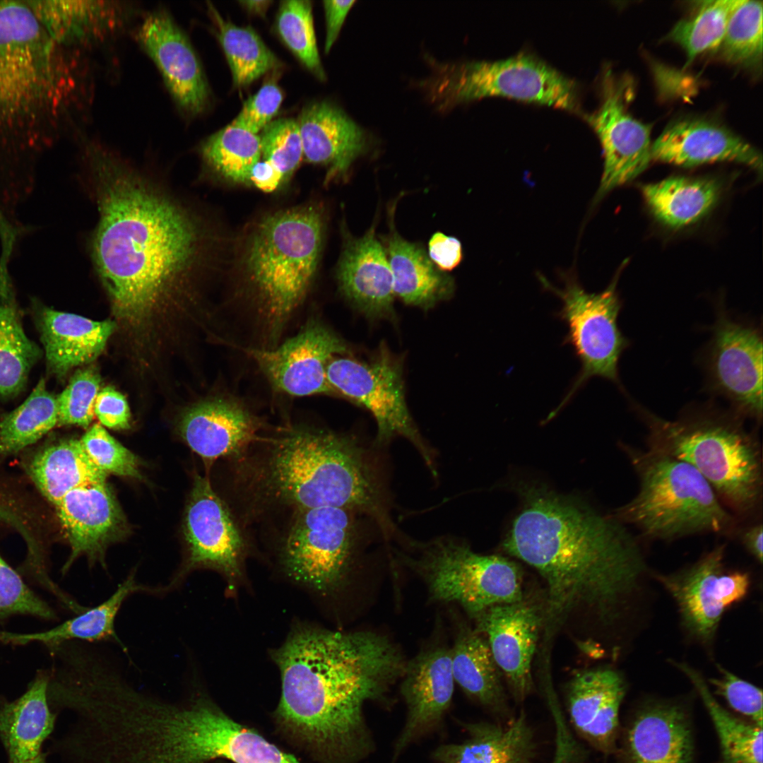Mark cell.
<instances>
[{"mask_svg": "<svg viewBox=\"0 0 763 763\" xmlns=\"http://www.w3.org/2000/svg\"><path fill=\"white\" fill-rule=\"evenodd\" d=\"M504 550L543 578V644L569 629L582 644L613 627L639 590L646 564L637 539L611 516L543 487L526 486Z\"/></svg>", "mask_w": 763, "mask_h": 763, "instance_id": "cell-1", "label": "cell"}, {"mask_svg": "<svg viewBox=\"0 0 763 763\" xmlns=\"http://www.w3.org/2000/svg\"><path fill=\"white\" fill-rule=\"evenodd\" d=\"M83 158L98 211L94 266L115 313L137 321L203 265L205 228L179 199L112 151L87 142Z\"/></svg>", "mask_w": 763, "mask_h": 763, "instance_id": "cell-2", "label": "cell"}, {"mask_svg": "<svg viewBox=\"0 0 763 763\" xmlns=\"http://www.w3.org/2000/svg\"><path fill=\"white\" fill-rule=\"evenodd\" d=\"M280 673L277 716L329 763H360L375 750L364 714L386 702L405 663L395 645L367 632L300 624L271 651Z\"/></svg>", "mask_w": 763, "mask_h": 763, "instance_id": "cell-3", "label": "cell"}, {"mask_svg": "<svg viewBox=\"0 0 763 763\" xmlns=\"http://www.w3.org/2000/svg\"><path fill=\"white\" fill-rule=\"evenodd\" d=\"M224 461L226 495L220 496L246 530L321 507L365 511L385 522L377 485L350 436L289 423Z\"/></svg>", "mask_w": 763, "mask_h": 763, "instance_id": "cell-4", "label": "cell"}, {"mask_svg": "<svg viewBox=\"0 0 763 763\" xmlns=\"http://www.w3.org/2000/svg\"><path fill=\"white\" fill-rule=\"evenodd\" d=\"M66 49L25 0L0 1V203L32 194L40 160L57 142L76 82Z\"/></svg>", "mask_w": 763, "mask_h": 763, "instance_id": "cell-5", "label": "cell"}, {"mask_svg": "<svg viewBox=\"0 0 763 763\" xmlns=\"http://www.w3.org/2000/svg\"><path fill=\"white\" fill-rule=\"evenodd\" d=\"M639 409L648 448L694 468L735 516L757 512L762 502V451L743 418L734 411L703 408L671 420Z\"/></svg>", "mask_w": 763, "mask_h": 763, "instance_id": "cell-6", "label": "cell"}, {"mask_svg": "<svg viewBox=\"0 0 763 763\" xmlns=\"http://www.w3.org/2000/svg\"><path fill=\"white\" fill-rule=\"evenodd\" d=\"M323 234L321 213L311 205L268 215L250 234L242 259L244 278L268 337L266 348L278 344L307 295L317 273Z\"/></svg>", "mask_w": 763, "mask_h": 763, "instance_id": "cell-7", "label": "cell"}, {"mask_svg": "<svg viewBox=\"0 0 763 763\" xmlns=\"http://www.w3.org/2000/svg\"><path fill=\"white\" fill-rule=\"evenodd\" d=\"M623 449L638 476L639 490L613 517L653 540L735 534L737 516L694 468L650 448Z\"/></svg>", "mask_w": 763, "mask_h": 763, "instance_id": "cell-8", "label": "cell"}, {"mask_svg": "<svg viewBox=\"0 0 763 763\" xmlns=\"http://www.w3.org/2000/svg\"><path fill=\"white\" fill-rule=\"evenodd\" d=\"M428 62L432 73L420 86L439 111L484 97L502 96L583 114L576 82L531 54L459 63L429 57Z\"/></svg>", "mask_w": 763, "mask_h": 763, "instance_id": "cell-9", "label": "cell"}, {"mask_svg": "<svg viewBox=\"0 0 763 763\" xmlns=\"http://www.w3.org/2000/svg\"><path fill=\"white\" fill-rule=\"evenodd\" d=\"M351 509L321 507L268 523L277 562L292 581L321 596L341 584L352 559L355 526ZM267 523V524H268Z\"/></svg>", "mask_w": 763, "mask_h": 763, "instance_id": "cell-10", "label": "cell"}, {"mask_svg": "<svg viewBox=\"0 0 763 763\" xmlns=\"http://www.w3.org/2000/svg\"><path fill=\"white\" fill-rule=\"evenodd\" d=\"M436 601L456 602L475 617L489 608L514 603L524 596L522 572L499 555L473 552L452 540L430 544L418 558L408 560Z\"/></svg>", "mask_w": 763, "mask_h": 763, "instance_id": "cell-11", "label": "cell"}, {"mask_svg": "<svg viewBox=\"0 0 763 763\" xmlns=\"http://www.w3.org/2000/svg\"><path fill=\"white\" fill-rule=\"evenodd\" d=\"M540 281L562 302L557 316L568 327L564 343L573 347L581 362L580 372L560 405L551 413V418L591 377H600L618 384V362L629 342L617 325L622 304L616 292V278L598 293L586 292L572 276L564 278L561 288L552 285L543 277Z\"/></svg>", "mask_w": 763, "mask_h": 763, "instance_id": "cell-12", "label": "cell"}, {"mask_svg": "<svg viewBox=\"0 0 763 763\" xmlns=\"http://www.w3.org/2000/svg\"><path fill=\"white\" fill-rule=\"evenodd\" d=\"M184 534L187 545L184 569L165 588L179 584L189 571L205 568L220 574L227 583V593L235 594L244 582L251 542L247 531L208 476L196 474L194 477Z\"/></svg>", "mask_w": 763, "mask_h": 763, "instance_id": "cell-13", "label": "cell"}, {"mask_svg": "<svg viewBox=\"0 0 763 763\" xmlns=\"http://www.w3.org/2000/svg\"><path fill=\"white\" fill-rule=\"evenodd\" d=\"M326 376L334 394L344 396L372 413L377 425L378 443L403 436L430 461L406 402L402 363L384 345L368 361L333 357L327 365Z\"/></svg>", "mask_w": 763, "mask_h": 763, "instance_id": "cell-14", "label": "cell"}, {"mask_svg": "<svg viewBox=\"0 0 763 763\" xmlns=\"http://www.w3.org/2000/svg\"><path fill=\"white\" fill-rule=\"evenodd\" d=\"M599 107L586 117L601 143L604 167L596 201L641 174L651 160V125L628 111L633 84L609 68L601 80Z\"/></svg>", "mask_w": 763, "mask_h": 763, "instance_id": "cell-15", "label": "cell"}, {"mask_svg": "<svg viewBox=\"0 0 763 763\" xmlns=\"http://www.w3.org/2000/svg\"><path fill=\"white\" fill-rule=\"evenodd\" d=\"M726 545L719 544L685 568L656 579L672 596L685 629L699 641L710 643L726 610L747 595L750 575L728 570Z\"/></svg>", "mask_w": 763, "mask_h": 763, "instance_id": "cell-16", "label": "cell"}, {"mask_svg": "<svg viewBox=\"0 0 763 763\" xmlns=\"http://www.w3.org/2000/svg\"><path fill=\"white\" fill-rule=\"evenodd\" d=\"M762 362L760 330L719 311L706 353L710 385L735 413L757 422L762 418Z\"/></svg>", "mask_w": 763, "mask_h": 763, "instance_id": "cell-17", "label": "cell"}, {"mask_svg": "<svg viewBox=\"0 0 763 763\" xmlns=\"http://www.w3.org/2000/svg\"><path fill=\"white\" fill-rule=\"evenodd\" d=\"M240 349L276 391L295 397L333 394L327 379V365L333 357L348 353L345 341L317 319L273 348Z\"/></svg>", "mask_w": 763, "mask_h": 763, "instance_id": "cell-18", "label": "cell"}, {"mask_svg": "<svg viewBox=\"0 0 763 763\" xmlns=\"http://www.w3.org/2000/svg\"><path fill=\"white\" fill-rule=\"evenodd\" d=\"M543 599L524 597L492 606L474 617L475 630L484 634L503 680L515 701L532 692V662L544 620Z\"/></svg>", "mask_w": 763, "mask_h": 763, "instance_id": "cell-19", "label": "cell"}, {"mask_svg": "<svg viewBox=\"0 0 763 763\" xmlns=\"http://www.w3.org/2000/svg\"><path fill=\"white\" fill-rule=\"evenodd\" d=\"M136 37L181 110L191 116L202 113L209 102L208 85L189 38L170 13L164 10L148 13Z\"/></svg>", "mask_w": 763, "mask_h": 763, "instance_id": "cell-20", "label": "cell"}, {"mask_svg": "<svg viewBox=\"0 0 763 763\" xmlns=\"http://www.w3.org/2000/svg\"><path fill=\"white\" fill-rule=\"evenodd\" d=\"M401 693L407 714L394 745L391 763H396L413 743L441 726L454 694V680L450 650L425 651L405 667Z\"/></svg>", "mask_w": 763, "mask_h": 763, "instance_id": "cell-21", "label": "cell"}, {"mask_svg": "<svg viewBox=\"0 0 763 763\" xmlns=\"http://www.w3.org/2000/svg\"><path fill=\"white\" fill-rule=\"evenodd\" d=\"M266 426L243 401L229 395L203 400L189 408L180 422L181 434L204 460L236 458L266 432Z\"/></svg>", "mask_w": 763, "mask_h": 763, "instance_id": "cell-22", "label": "cell"}, {"mask_svg": "<svg viewBox=\"0 0 763 763\" xmlns=\"http://www.w3.org/2000/svg\"><path fill=\"white\" fill-rule=\"evenodd\" d=\"M651 160L682 167L733 162L762 172L758 150L724 125L702 117L668 124L651 144Z\"/></svg>", "mask_w": 763, "mask_h": 763, "instance_id": "cell-23", "label": "cell"}, {"mask_svg": "<svg viewBox=\"0 0 763 763\" xmlns=\"http://www.w3.org/2000/svg\"><path fill=\"white\" fill-rule=\"evenodd\" d=\"M54 507L71 548L62 572L81 555L104 564L106 548L126 531L124 514L106 482L74 489Z\"/></svg>", "mask_w": 763, "mask_h": 763, "instance_id": "cell-24", "label": "cell"}, {"mask_svg": "<svg viewBox=\"0 0 763 763\" xmlns=\"http://www.w3.org/2000/svg\"><path fill=\"white\" fill-rule=\"evenodd\" d=\"M627 685L610 667L576 673L566 686V703L572 726L590 745L604 755L617 750L619 713Z\"/></svg>", "mask_w": 763, "mask_h": 763, "instance_id": "cell-25", "label": "cell"}, {"mask_svg": "<svg viewBox=\"0 0 763 763\" xmlns=\"http://www.w3.org/2000/svg\"><path fill=\"white\" fill-rule=\"evenodd\" d=\"M618 752L621 763H693L687 711L678 703L647 702L629 721Z\"/></svg>", "mask_w": 763, "mask_h": 763, "instance_id": "cell-26", "label": "cell"}, {"mask_svg": "<svg viewBox=\"0 0 763 763\" xmlns=\"http://www.w3.org/2000/svg\"><path fill=\"white\" fill-rule=\"evenodd\" d=\"M297 122L303 158L325 167L326 184L345 178L355 160L369 148L367 131L333 102L307 105Z\"/></svg>", "mask_w": 763, "mask_h": 763, "instance_id": "cell-27", "label": "cell"}, {"mask_svg": "<svg viewBox=\"0 0 763 763\" xmlns=\"http://www.w3.org/2000/svg\"><path fill=\"white\" fill-rule=\"evenodd\" d=\"M336 279L343 297L368 319L394 318L392 273L374 227L361 237L346 239Z\"/></svg>", "mask_w": 763, "mask_h": 763, "instance_id": "cell-28", "label": "cell"}, {"mask_svg": "<svg viewBox=\"0 0 763 763\" xmlns=\"http://www.w3.org/2000/svg\"><path fill=\"white\" fill-rule=\"evenodd\" d=\"M35 321L47 370L57 378L100 355L116 326L111 320L93 321L44 305L37 306Z\"/></svg>", "mask_w": 763, "mask_h": 763, "instance_id": "cell-29", "label": "cell"}, {"mask_svg": "<svg viewBox=\"0 0 763 763\" xmlns=\"http://www.w3.org/2000/svg\"><path fill=\"white\" fill-rule=\"evenodd\" d=\"M461 725L467 738L437 747L432 753L434 763H534L535 735L524 711L506 723Z\"/></svg>", "mask_w": 763, "mask_h": 763, "instance_id": "cell-30", "label": "cell"}, {"mask_svg": "<svg viewBox=\"0 0 763 763\" xmlns=\"http://www.w3.org/2000/svg\"><path fill=\"white\" fill-rule=\"evenodd\" d=\"M50 37L65 49L104 40L122 27L126 6L112 1L25 0Z\"/></svg>", "mask_w": 763, "mask_h": 763, "instance_id": "cell-31", "label": "cell"}, {"mask_svg": "<svg viewBox=\"0 0 763 763\" xmlns=\"http://www.w3.org/2000/svg\"><path fill=\"white\" fill-rule=\"evenodd\" d=\"M49 674L39 673L18 699L0 704V740L8 763H23L41 753L57 714L47 699Z\"/></svg>", "mask_w": 763, "mask_h": 763, "instance_id": "cell-32", "label": "cell"}, {"mask_svg": "<svg viewBox=\"0 0 763 763\" xmlns=\"http://www.w3.org/2000/svg\"><path fill=\"white\" fill-rule=\"evenodd\" d=\"M394 292L408 305L427 310L451 297L453 278L440 271L418 244L401 237L393 228L386 238Z\"/></svg>", "mask_w": 763, "mask_h": 763, "instance_id": "cell-33", "label": "cell"}, {"mask_svg": "<svg viewBox=\"0 0 763 763\" xmlns=\"http://www.w3.org/2000/svg\"><path fill=\"white\" fill-rule=\"evenodd\" d=\"M450 653L454 682L465 694L492 714L507 716L503 677L485 637L463 626Z\"/></svg>", "mask_w": 763, "mask_h": 763, "instance_id": "cell-34", "label": "cell"}, {"mask_svg": "<svg viewBox=\"0 0 763 763\" xmlns=\"http://www.w3.org/2000/svg\"><path fill=\"white\" fill-rule=\"evenodd\" d=\"M156 592V588L138 583L135 574L131 573L115 591L98 605L87 608L77 616L69 619L47 631L18 634L0 631V641L11 644H26L39 642L49 649L62 643L82 640L88 642L114 641L126 649L117 636L114 622L122 603L136 592Z\"/></svg>", "mask_w": 763, "mask_h": 763, "instance_id": "cell-35", "label": "cell"}, {"mask_svg": "<svg viewBox=\"0 0 763 763\" xmlns=\"http://www.w3.org/2000/svg\"><path fill=\"white\" fill-rule=\"evenodd\" d=\"M27 471L39 491L54 506L71 490L105 483L107 478L76 439L42 449L30 459Z\"/></svg>", "mask_w": 763, "mask_h": 763, "instance_id": "cell-36", "label": "cell"}, {"mask_svg": "<svg viewBox=\"0 0 763 763\" xmlns=\"http://www.w3.org/2000/svg\"><path fill=\"white\" fill-rule=\"evenodd\" d=\"M641 189L655 218L664 225L675 229L704 217L721 194V186L716 179L683 176L644 184Z\"/></svg>", "mask_w": 763, "mask_h": 763, "instance_id": "cell-37", "label": "cell"}, {"mask_svg": "<svg viewBox=\"0 0 763 763\" xmlns=\"http://www.w3.org/2000/svg\"><path fill=\"white\" fill-rule=\"evenodd\" d=\"M42 355L24 331L12 286L0 287V398H13L24 389Z\"/></svg>", "mask_w": 763, "mask_h": 763, "instance_id": "cell-38", "label": "cell"}, {"mask_svg": "<svg viewBox=\"0 0 763 763\" xmlns=\"http://www.w3.org/2000/svg\"><path fill=\"white\" fill-rule=\"evenodd\" d=\"M670 662L691 681L711 718L721 749L718 763H762V727L724 709L696 669L685 662Z\"/></svg>", "mask_w": 763, "mask_h": 763, "instance_id": "cell-39", "label": "cell"}, {"mask_svg": "<svg viewBox=\"0 0 763 763\" xmlns=\"http://www.w3.org/2000/svg\"><path fill=\"white\" fill-rule=\"evenodd\" d=\"M57 425V397L42 378L23 403L0 419V457L34 444Z\"/></svg>", "mask_w": 763, "mask_h": 763, "instance_id": "cell-40", "label": "cell"}, {"mask_svg": "<svg viewBox=\"0 0 763 763\" xmlns=\"http://www.w3.org/2000/svg\"><path fill=\"white\" fill-rule=\"evenodd\" d=\"M208 6L236 87L249 85L280 65L276 56L252 28L237 26L226 21L213 5Z\"/></svg>", "mask_w": 763, "mask_h": 763, "instance_id": "cell-41", "label": "cell"}, {"mask_svg": "<svg viewBox=\"0 0 763 763\" xmlns=\"http://www.w3.org/2000/svg\"><path fill=\"white\" fill-rule=\"evenodd\" d=\"M200 153L206 165L221 177L250 184V175L261 157L259 135L231 124L208 136Z\"/></svg>", "mask_w": 763, "mask_h": 763, "instance_id": "cell-42", "label": "cell"}, {"mask_svg": "<svg viewBox=\"0 0 763 763\" xmlns=\"http://www.w3.org/2000/svg\"><path fill=\"white\" fill-rule=\"evenodd\" d=\"M736 2L737 0L701 1L692 16L673 26L667 39L685 51L687 66L699 54L719 49Z\"/></svg>", "mask_w": 763, "mask_h": 763, "instance_id": "cell-43", "label": "cell"}, {"mask_svg": "<svg viewBox=\"0 0 763 763\" xmlns=\"http://www.w3.org/2000/svg\"><path fill=\"white\" fill-rule=\"evenodd\" d=\"M728 62L757 67L762 59V1L737 0L719 49Z\"/></svg>", "mask_w": 763, "mask_h": 763, "instance_id": "cell-44", "label": "cell"}, {"mask_svg": "<svg viewBox=\"0 0 763 763\" xmlns=\"http://www.w3.org/2000/svg\"><path fill=\"white\" fill-rule=\"evenodd\" d=\"M276 30L285 45L318 79L324 81V72L314 28L312 2L286 0L280 3Z\"/></svg>", "mask_w": 763, "mask_h": 763, "instance_id": "cell-45", "label": "cell"}, {"mask_svg": "<svg viewBox=\"0 0 763 763\" xmlns=\"http://www.w3.org/2000/svg\"><path fill=\"white\" fill-rule=\"evenodd\" d=\"M263 160L270 162L288 182L303 158L302 138L297 120H273L259 134Z\"/></svg>", "mask_w": 763, "mask_h": 763, "instance_id": "cell-46", "label": "cell"}, {"mask_svg": "<svg viewBox=\"0 0 763 763\" xmlns=\"http://www.w3.org/2000/svg\"><path fill=\"white\" fill-rule=\"evenodd\" d=\"M100 377L95 369H78L64 391L57 396L58 425L86 427L94 417Z\"/></svg>", "mask_w": 763, "mask_h": 763, "instance_id": "cell-47", "label": "cell"}, {"mask_svg": "<svg viewBox=\"0 0 763 763\" xmlns=\"http://www.w3.org/2000/svg\"><path fill=\"white\" fill-rule=\"evenodd\" d=\"M15 615H28L53 620L50 606L37 596L20 575L0 555V623Z\"/></svg>", "mask_w": 763, "mask_h": 763, "instance_id": "cell-48", "label": "cell"}, {"mask_svg": "<svg viewBox=\"0 0 763 763\" xmlns=\"http://www.w3.org/2000/svg\"><path fill=\"white\" fill-rule=\"evenodd\" d=\"M80 440L91 460L107 475L141 478L136 456L101 425H93Z\"/></svg>", "mask_w": 763, "mask_h": 763, "instance_id": "cell-49", "label": "cell"}, {"mask_svg": "<svg viewBox=\"0 0 763 763\" xmlns=\"http://www.w3.org/2000/svg\"><path fill=\"white\" fill-rule=\"evenodd\" d=\"M718 678L709 680L716 694L722 697L731 709L747 721L762 727V691L721 666Z\"/></svg>", "mask_w": 763, "mask_h": 763, "instance_id": "cell-50", "label": "cell"}, {"mask_svg": "<svg viewBox=\"0 0 763 763\" xmlns=\"http://www.w3.org/2000/svg\"><path fill=\"white\" fill-rule=\"evenodd\" d=\"M283 99L280 88L273 82L266 83L244 102L230 124L259 135L273 121Z\"/></svg>", "mask_w": 763, "mask_h": 763, "instance_id": "cell-51", "label": "cell"}, {"mask_svg": "<svg viewBox=\"0 0 763 763\" xmlns=\"http://www.w3.org/2000/svg\"><path fill=\"white\" fill-rule=\"evenodd\" d=\"M94 413L107 427L126 430L130 427V411L125 397L112 387L100 391L95 399Z\"/></svg>", "mask_w": 763, "mask_h": 763, "instance_id": "cell-52", "label": "cell"}, {"mask_svg": "<svg viewBox=\"0 0 763 763\" xmlns=\"http://www.w3.org/2000/svg\"><path fill=\"white\" fill-rule=\"evenodd\" d=\"M427 255L440 271H451L462 261L461 243L454 237L440 232H435L429 241Z\"/></svg>", "mask_w": 763, "mask_h": 763, "instance_id": "cell-53", "label": "cell"}, {"mask_svg": "<svg viewBox=\"0 0 763 763\" xmlns=\"http://www.w3.org/2000/svg\"><path fill=\"white\" fill-rule=\"evenodd\" d=\"M355 3L349 1H324V9L326 19V38L324 52L328 54L338 38L346 16Z\"/></svg>", "mask_w": 763, "mask_h": 763, "instance_id": "cell-54", "label": "cell"}, {"mask_svg": "<svg viewBox=\"0 0 763 763\" xmlns=\"http://www.w3.org/2000/svg\"><path fill=\"white\" fill-rule=\"evenodd\" d=\"M284 184L282 174L270 162L259 160L253 167L250 175V185L264 192H273Z\"/></svg>", "mask_w": 763, "mask_h": 763, "instance_id": "cell-55", "label": "cell"}, {"mask_svg": "<svg viewBox=\"0 0 763 763\" xmlns=\"http://www.w3.org/2000/svg\"><path fill=\"white\" fill-rule=\"evenodd\" d=\"M762 528V521H756L742 528L738 526L735 532L747 552L760 564L762 562L763 555Z\"/></svg>", "mask_w": 763, "mask_h": 763, "instance_id": "cell-56", "label": "cell"}, {"mask_svg": "<svg viewBox=\"0 0 763 763\" xmlns=\"http://www.w3.org/2000/svg\"><path fill=\"white\" fill-rule=\"evenodd\" d=\"M239 3L249 13L264 17L272 1L268 0H249L239 1Z\"/></svg>", "mask_w": 763, "mask_h": 763, "instance_id": "cell-57", "label": "cell"}, {"mask_svg": "<svg viewBox=\"0 0 763 763\" xmlns=\"http://www.w3.org/2000/svg\"><path fill=\"white\" fill-rule=\"evenodd\" d=\"M23 763H48V762H47L46 755L41 752L36 757H35L33 759H31L30 760H28V761H26V762H25Z\"/></svg>", "mask_w": 763, "mask_h": 763, "instance_id": "cell-58", "label": "cell"}]
</instances>
